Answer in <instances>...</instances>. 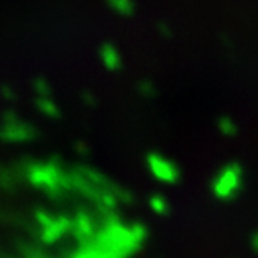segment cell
I'll return each instance as SVG.
<instances>
[{"mask_svg":"<svg viewBox=\"0 0 258 258\" xmlns=\"http://www.w3.org/2000/svg\"><path fill=\"white\" fill-rule=\"evenodd\" d=\"M243 166L236 161L226 163L211 181V191L221 201L233 200L243 188Z\"/></svg>","mask_w":258,"mask_h":258,"instance_id":"cell-1","label":"cell"},{"mask_svg":"<svg viewBox=\"0 0 258 258\" xmlns=\"http://www.w3.org/2000/svg\"><path fill=\"white\" fill-rule=\"evenodd\" d=\"M146 163H148L149 171H151V174L158 179V181L168 183V184L179 181V176H181L179 168L171 161V159L164 158L163 154L149 153L146 158Z\"/></svg>","mask_w":258,"mask_h":258,"instance_id":"cell-2","label":"cell"},{"mask_svg":"<svg viewBox=\"0 0 258 258\" xmlns=\"http://www.w3.org/2000/svg\"><path fill=\"white\" fill-rule=\"evenodd\" d=\"M4 139L7 141H27V139H32L34 134V127H30L25 122H19L15 121H5L4 122V131L0 133Z\"/></svg>","mask_w":258,"mask_h":258,"instance_id":"cell-3","label":"cell"},{"mask_svg":"<svg viewBox=\"0 0 258 258\" xmlns=\"http://www.w3.org/2000/svg\"><path fill=\"white\" fill-rule=\"evenodd\" d=\"M101 57H102V62L107 67L109 71H119L121 66H122V59L117 49L114 45L111 44H104L101 47Z\"/></svg>","mask_w":258,"mask_h":258,"instance_id":"cell-4","label":"cell"},{"mask_svg":"<svg viewBox=\"0 0 258 258\" xmlns=\"http://www.w3.org/2000/svg\"><path fill=\"white\" fill-rule=\"evenodd\" d=\"M109 7L117 12L119 15H124V17H129V15L134 14L136 10V5H134L133 0H107Z\"/></svg>","mask_w":258,"mask_h":258,"instance_id":"cell-5","label":"cell"},{"mask_svg":"<svg viewBox=\"0 0 258 258\" xmlns=\"http://www.w3.org/2000/svg\"><path fill=\"white\" fill-rule=\"evenodd\" d=\"M216 126H218L220 133L226 138H233L238 133V127H236V122L228 116H221L218 121H216Z\"/></svg>","mask_w":258,"mask_h":258,"instance_id":"cell-6","label":"cell"},{"mask_svg":"<svg viewBox=\"0 0 258 258\" xmlns=\"http://www.w3.org/2000/svg\"><path fill=\"white\" fill-rule=\"evenodd\" d=\"M37 106L40 107V111L45 112V114H47V116H52V117H57V116H59V109H57V106L54 104L50 97H39Z\"/></svg>","mask_w":258,"mask_h":258,"instance_id":"cell-7","label":"cell"},{"mask_svg":"<svg viewBox=\"0 0 258 258\" xmlns=\"http://www.w3.org/2000/svg\"><path fill=\"white\" fill-rule=\"evenodd\" d=\"M151 208L156 211V213H159V215L168 213V210H169L166 198H163L161 195H154L153 198H151Z\"/></svg>","mask_w":258,"mask_h":258,"instance_id":"cell-8","label":"cell"},{"mask_svg":"<svg viewBox=\"0 0 258 258\" xmlns=\"http://www.w3.org/2000/svg\"><path fill=\"white\" fill-rule=\"evenodd\" d=\"M139 92H141L143 96H146V97H154V94H156V89H154L153 82L143 81V82H139Z\"/></svg>","mask_w":258,"mask_h":258,"instance_id":"cell-9","label":"cell"},{"mask_svg":"<svg viewBox=\"0 0 258 258\" xmlns=\"http://www.w3.org/2000/svg\"><path fill=\"white\" fill-rule=\"evenodd\" d=\"M158 29H159V32H161L164 37H171V29H169V25L166 24H159L158 25Z\"/></svg>","mask_w":258,"mask_h":258,"instance_id":"cell-10","label":"cell"},{"mask_svg":"<svg viewBox=\"0 0 258 258\" xmlns=\"http://www.w3.org/2000/svg\"><path fill=\"white\" fill-rule=\"evenodd\" d=\"M251 245H253V248L258 251V231H256L253 236H251Z\"/></svg>","mask_w":258,"mask_h":258,"instance_id":"cell-11","label":"cell"}]
</instances>
